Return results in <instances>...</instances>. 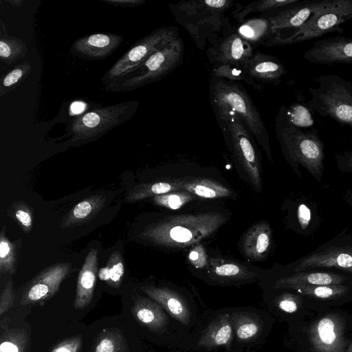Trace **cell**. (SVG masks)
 <instances>
[{"mask_svg": "<svg viewBox=\"0 0 352 352\" xmlns=\"http://www.w3.org/2000/svg\"><path fill=\"white\" fill-rule=\"evenodd\" d=\"M16 251L14 245L6 237L4 230L0 236V272L12 274L15 272Z\"/></svg>", "mask_w": 352, "mask_h": 352, "instance_id": "cell-41", "label": "cell"}, {"mask_svg": "<svg viewBox=\"0 0 352 352\" xmlns=\"http://www.w3.org/2000/svg\"><path fill=\"white\" fill-rule=\"evenodd\" d=\"M272 244V232L266 221L258 222L246 232L242 248L245 256L261 260L266 257Z\"/></svg>", "mask_w": 352, "mask_h": 352, "instance_id": "cell-26", "label": "cell"}, {"mask_svg": "<svg viewBox=\"0 0 352 352\" xmlns=\"http://www.w3.org/2000/svg\"><path fill=\"white\" fill-rule=\"evenodd\" d=\"M31 70V65L24 62L7 73L1 80L0 96L16 89L28 77Z\"/></svg>", "mask_w": 352, "mask_h": 352, "instance_id": "cell-38", "label": "cell"}, {"mask_svg": "<svg viewBox=\"0 0 352 352\" xmlns=\"http://www.w3.org/2000/svg\"><path fill=\"white\" fill-rule=\"evenodd\" d=\"M13 217L21 228L28 232L33 225V213L32 209L25 203L19 202L13 208Z\"/></svg>", "mask_w": 352, "mask_h": 352, "instance_id": "cell-43", "label": "cell"}, {"mask_svg": "<svg viewBox=\"0 0 352 352\" xmlns=\"http://www.w3.org/2000/svg\"><path fill=\"white\" fill-rule=\"evenodd\" d=\"M98 252L96 248L89 252L79 272L74 300L76 309L85 308L93 298L98 272Z\"/></svg>", "mask_w": 352, "mask_h": 352, "instance_id": "cell-25", "label": "cell"}, {"mask_svg": "<svg viewBox=\"0 0 352 352\" xmlns=\"http://www.w3.org/2000/svg\"><path fill=\"white\" fill-rule=\"evenodd\" d=\"M28 340L25 331L18 329L9 330L1 336L0 352H25Z\"/></svg>", "mask_w": 352, "mask_h": 352, "instance_id": "cell-39", "label": "cell"}, {"mask_svg": "<svg viewBox=\"0 0 352 352\" xmlns=\"http://www.w3.org/2000/svg\"><path fill=\"white\" fill-rule=\"evenodd\" d=\"M249 78L256 85H277L287 70L283 63L274 56L257 52L243 66Z\"/></svg>", "mask_w": 352, "mask_h": 352, "instance_id": "cell-22", "label": "cell"}, {"mask_svg": "<svg viewBox=\"0 0 352 352\" xmlns=\"http://www.w3.org/2000/svg\"><path fill=\"white\" fill-rule=\"evenodd\" d=\"M335 159L338 170L343 173L352 175V144L349 150L336 154Z\"/></svg>", "mask_w": 352, "mask_h": 352, "instance_id": "cell-46", "label": "cell"}, {"mask_svg": "<svg viewBox=\"0 0 352 352\" xmlns=\"http://www.w3.org/2000/svg\"><path fill=\"white\" fill-rule=\"evenodd\" d=\"M177 182L182 190L205 199L228 197L232 194L230 188L212 179L182 178L177 179Z\"/></svg>", "mask_w": 352, "mask_h": 352, "instance_id": "cell-28", "label": "cell"}, {"mask_svg": "<svg viewBox=\"0 0 352 352\" xmlns=\"http://www.w3.org/2000/svg\"><path fill=\"white\" fill-rule=\"evenodd\" d=\"M350 290L349 285L305 286L294 291L299 295L318 299H337L345 296Z\"/></svg>", "mask_w": 352, "mask_h": 352, "instance_id": "cell-34", "label": "cell"}, {"mask_svg": "<svg viewBox=\"0 0 352 352\" xmlns=\"http://www.w3.org/2000/svg\"><path fill=\"white\" fill-rule=\"evenodd\" d=\"M234 330L232 352H254L265 342L272 318L263 309L254 307H228Z\"/></svg>", "mask_w": 352, "mask_h": 352, "instance_id": "cell-11", "label": "cell"}, {"mask_svg": "<svg viewBox=\"0 0 352 352\" xmlns=\"http://www.w3.org/2000/svg\"><path fill=\"white\" fill-rule=\"evenodd\" d=\"M303 58L314 64L352 63V38L337 36L317 40Z\"/></svg>", "mask_w": 352, "mask_h": 352, "instance_id": "cell-19", "label": "cell"}, {"mask_svg": "<svg viewBox=\"0 0 352 352\" xmlns=\"http://www.w3.org/2000/svg\"><path fill=\"white\" fill-rule=\"evenodd\" d=\"M234 330L228 307L206 310L200 323L175 352H232Z\"/></svg>", "mask_w": 352, "mask_h": 352, "instance_id": "cell-9", "label": "cell"}, {"mask_svg": "<svg viewBox=\"0 0 352 352\" xmlns=\"http://www.w3.org/2000/svg\"><path fill=\"white\" fill-rule=\"evenodd\" d=\"M351 274L344 272L310 270L280 277L272 284L271 288L295 290L305 286L341 285L351 280Z\"/></svg>", "mask_w": 352, "mask_h": 352, "instance_id": "cell-20", "label": "cell"}, {"mask_svg": "<svg viewBox=\"0 0 352 352\" xmlns=\"http://www.w3.org/2000/svg\"><path fill=\"white\" fill-rule=\"evenodd\" d=\"M299 2L300 0H261L250 2L245 6H238L236 3L235 9L232 11V15L236 22L241 23L251 13L261 12L264 14Z\"/></svg>", "mask_w": 352, "mask_h": 352, "instance_id": "cell-30", "label": "cell"}, {"mask_svg": "<svg viewBox=\"0 0 352 352\" xmlns=\"http://www.w3.org/2000/svg\"><path fill=\"white\" fill-rule=\"evenodd\" d=\"M14 300L13 284L10 280L5 285L0 297V315H3L13 305Z\"/></svg>", "mask_w": 352, "mask_h": 352, "instance_id": "cell-45", "label": "cell"}, {"mask_svg": "<svg viewBox=\"0 0 352 352\" xmlns=\"http://www.w3.org/2000/svg\"><path fill=\"white\" fill-rule=\"evenodd\" d=\"M226 144L245 171L255 190L262 188L261 164L255 139L230 109L213 110Z\"/></svg>", "mask_w": 352, "mask_h": 352, "instance_id": "cell-5", "label": "cell"}, {"mask_svg": "<svg viewBox=\"0 0 352 352\" xmlns=\"http://www.w3.org/2000/svg\"><path fill=\"white\" fill-rule=\"evenodd\" d=\"M85 104L80 102H76L71 106V111L72 113L76 114L82 112L84 110Z\"/></svg>", "mask_w": 352, "mask_h": 352, "instance_id": "cell-49", "label": "cell"}, {"mask_svg": "<svg viewBox=\"0 0 352 352\" xmlns=\"http://www.w3.org/2000/svg\"><path fill=\"white\" fill-rule=\"evenodd\" d=\"M344 201L352 208V190L347 189L343 195Z\"/></svg>", "mask_w": 352, "mask_h": 352, "instance_id": "cell-50", "label": "cell"}, {"mask_svg": "<svg viewBox=\"0 0 352 352\" xmlns=\"http://www.w3.org/2000/svg\"><path fill=\"white\" fill-rule=\"evenodd\" d=\"M309 201H302L297 206L296 209V219L299 227L301 230L305 231V234L309 233V228L314 231L315 225L318 223L315 222V219H318V216H316V212H314V208L309 204Z\"/></svg>", "mask_w": 352, "mask_h": 352, "instance_id": "cell-42", "label": "cell"}, {"mask_svg": "<svg viewBox=\"0 0 352 352\" xmlns=\"http://www.w3.org/2000/svg\"><path fill=\"white\" fill-rule=\"evenodd\" d=\"M81 346L80 337L67 339L56 345L51 352H78Z\"/></svg>", "mask_w": 352, "mask_h": 352, "instance_id": "cell-47", "label": "cell"}, {"mask_svg": "<svg viewBox=\"0 0 352 352\" xmlns=\"http://www.w3.org/2000/svg\"><path fill=\"white\" fill-rule=\"evenodd\" d=\"M9 3H19V5H21L22 3V1H8Z\"/></svg>", "mask_w": 352, "mask_h": 352, "instance_id": "cell-51", "label": "cell"}, {"mask_svg": "<svg viewBox=\"0 0 352 352\" xmlns=\"http://www.w3.org/2000/svg\"><path fill=\"white\" fill-rule=\"evenodd\" d=\"M227 219L226 216L218 212L177 214L146 228L140 236L159 245L185 248L212 235Z\"/></svg>", "mask_w": 352, "mask_h": 352, "instance_id": "cell-3", "label": "cell"}, {"mask_svg": "<svg viewBox=\"0 0 352 352\" xmlns=\"http://www.w3.org/2000/svg\"><path fill=\"white\" fill-rule=\"evenodd\" d=\"M179 36L177 27L159 28L140 39L104 74V87L124 78L134 71L151 54Z\"/></svg>", "mask_w": 352, "mask_h": 352, "instance_id": "cell-13", "label": "cell"}, {"mask_svg": "<svg viewBox=\"0 0 352 352\" xmlns=\"http://www.w3.org/2000/svg\"><path fill=\"white\" fill-rule=\"evenodd\" d=\"M275 131L282 152L299 178L302 166L318 182L322 179L324 165V146L315 129L303 130L294 124L287 109L282 105L275 119Z\"/></svg>", "mask_w": 352, "mask_h": 352, "instance_id": "cell-2", "label": "cell"}, {"mask_svg": "<svg viewBox=\"0 0 352 352\" xmlns=\"http://www.w3.org/2000/svg\"><path fill=\"white\" fill-rule=\"evenodd\" d=\"M320 2V1H305L301 5L294 4L292 7L267 15L270 25V38L278 34L283 30L294 28L297 30L301 28L318 8Z\"/></svg>", "mask_w": 352, "mask_h": 352, "instance_id": "cell-23", "label": "cell"}, {"mask_svg": "<svg viewBox=\"0 0 352 352\" xmlns=\"http://www.w3.org/2000/svg\"><path fill=\"white\" fill-rule=\"evenodd\" d=\"M267 307L281 314H293L298 311L302 304V298L298 294L283 292L267 296L265 299Z\"/></svg>", "mask_w": 352, "mask_h": 352, "instance_id": "cell-33", "label": "cell"}, {"mask_svg": "<svg viewBox=\"0 0 352 352\" xmlns=\"http://www.w3.org/2000/svg\"><path fill=\"white\" fill-rule=\"evenodd\" d=\"M345 321L337 314H329L309 328L310 342L316 352H346Z\"/></svg>", "mask_w": 352, "mask_h": 352, "instance_id": "cell-17", "label": "cell"}, {"mask_svg": "<svg viewBox=\"0 0 352 352\" xmlns=\"http://www.w3.org/2000/svg\"><path fill=\"white\" fill-rule=\"evenodd\" d=\"M94 352H129V350L120 330L106 329L96 338Z\"/></svg>", "mask_w": 352, "mask_h": 352, "instance_id": "cell-32", "label": "cell"}, {"mask_svg": "<svg viewBox=\"0 0 352 352\" xmlns=\"http://www.w3.org/2000/svg\"><path fill=\"white\" fill-rule=\"evenodd\" d=\"M104 195H93L78 203L63 219L61 227L69 228L81 225L92 219L104 206Z\"/></svg>", "mask_w": 352, "mask_h": 352, "instance_id": "cell-27", "label": "cell"}, {"mask_svg": "<svg viewBox=\"0 0 352 352\" xmlns=\"http://www.w3.org/2000/svg\"><path fill=\"white\" fill-rule=\"evenodd\" d=\"M138 100H130L89 111L74 118L67 131L72 144H82L96 140L122 124L136 113Z\"/></svg>", "mask_w": 352, "mask_h": 352, "instance_id": "cell-8", "label": "cell"}, {"mask_svg": "<svg viewBox=\"0 0 352 352\" xmlns=\"http://www.w3.org/2000/svg\"><path fill=\"white\" fill-rule=\"evenodd\" d=\"M103 1L115 6L122 7H135L145 3L144 0H104Z\"/></svg>", "mask_w": 352, "mask_h": 352, "instance_id": "cell-48", "label": "cell"}, {"mask_svg": "<svg viewBox=\"0 0 352 352\" xmlns=\"http://www.w3.org/2000/svg\"><path fill=\"white\" fill-rule=\"evenodd\" d=\"M335 269L352 274V233L344 229L316 249L297 260L292 272Z\"/></svg>", "mask_w": 352, "mask_h": 352, "instance_id": "cell-14", "label": "cell"}, {"mask_svg": "<svg viewBox=\"0 0 352 352\" xmlns=\"http://www.w3.org/2000/svg\"><path fill=\"white\" fill-rule=\"evenodd\" d=\"M188 258L195 268L207 267L208 258L206 251L201 244L196 245L188 253Z\"/></svg>", "mask_w": 352, "mask_h": 352, "instance_id": "cell-44", "label": "cell"}, {"mask_svg": "<svg viewBox=\"0 0 352 352\" xmlns=\"http://www.w3.org/2000/svg\"><path fill=\"white\" fill-rule=\"evenodd\" d=\"M27 45L19 38L10 36L1 29L0 58L7 64H12L25 56Z\"/></svg>", "mask_w": 352, "mask_h": 352, "instance_id": "cell-31", "label": "cell"}, {"mask_svg": "<svg viewBox=\"0 0 352 352\" xmlns=\"http://www.w3.org/2000/svg\"><path fill=\"white\" fill-rule=\"evenodd\" d=\"M209 93L212 110L230 109L235 112L272 163L267 130L242 83L211 76Z\"/></svg>", "mask_w": 352, "mask_h": 352, "instance_id": "cell-4", "label": "cell"}, {"mask_svg": "<svg viewBox=\"0 0 352 352\" xmlns=\"http://www.w3.org/2000/svg\"><path fill=\"white\" fill-rule=\"evenodd\" d=\"M346 352H352V343L351 344V345L349 346L348 349L346 350Z\"/></svg>", "mask_w": 352, "mask_h": 352, "instance_id": "cell-52", "label": "cell"}, {"mask_svg": "<svg viewBox=\"0 0 352 352\" xmlns=\"http://www.w3.org/2000/svg\"><path fill=\"white\" fill-rule=\"evenodd\" d=\"M206 54L212 66L229 65L243 67L254 52L250 41L238 31L229 30L214 45L207 48Z\"/></svg>", "mask_w": 352, "mask_h": 352, "instance_id": "cell-16", "label": "cell"}, {"mask_svg": "<svg viewBox=\"0 0 352 352\" xmlns=\"http://www.w3.org/2000/svg\"><path fill=\"white\" fill-rule=\"evenodd\" d=\"M196 198L197 196L186 190H177L156 195L153 197V201L159 206L177 210Z\"/></svg>", "mask_w": 352, "mask_h": 352, "instance_id": "cell-40", "label": "cell"}, {"mask_svg": "<svg viewBox=\"0 0 352 352\" xmlns=\"http://www.w3.org/2000/svg\"><path fill=\"white\" fill-rule=\"evenodd\" d=\"M316 82L309 89L308 108L352 129V82L334 74L321 75Z\"/></svg>", "mask_w": 352, "mask_h": 352, "instance_id": "cell-6", "label": "cell"}, {"mask_svg": "<svg viewBox=\"0 0 352 352\" xmlns=\"http://www.w3.org/2000/svg\"><path fill=\"white\" fill-rule=\"evenodd\" d=\"M184 58V45L179 36L151 54L126 77L104 87L105 90L129 91L159 81L181 65Z\"/></svg>", "mask_w": 352, "mask_h": 352, "instance_id": "cell-7", "label": "cell"}, {"mask_svg": "<svg viewBox=\"0 0 352 352\" xmlns=\"http://www.w3.org/2000/svg\"><path fill=\"white\" fill-rule=\"evenodd\" d=\"M182 190L177 179H168L135 186L128 192L126 201L134 203L148 197Z\"/></svg>", "mask_w": 352, "mask_h": 352, "instance_id": "cell-29", "label": "cell"}, {"mask_svg": "<svg viewBox=\"0 0 352 352\" xmlns=\"http://www.w3.org/2000/svg\"><path fill=\"white\" fill-rule=\"evenodd\" d=\"M71 267L70 263H61L41 272L28 283L22 295L21 305L34 304L53 296L70 272Z\"/></svg>", "mask_w": 352, "mask_h": 352, "instance_id": "cell-18", "label": "cell"}, {"mask_svg": "<svg viewBox=\"0 0 352 352\" xmlns=\"http://www.w3.org/2000/svg\"><path fill=\"white\" fill-rule=\"evenodd\" d=\"M131 314L136 321L171 350L177 348L188 332L173 319L155 300L149 297L135 296Z\"/></svg>", "mask_w": 352, "mask_h": 352, "instance_id": "cell-12", "label": "cell"}, {"mask_svg": "<svg viewBox=\"0 0 352 352\" xmlns=\"http://www.w3.org/2000/svg\"><path fill=\"white\" fill-rule=\"evenodd\" d=\"M124 272L123 260L118 251L113 252L109 256L107 265L102 267L98 272L100 280L107 283L112 287L120 285Z\"/></svg>", "mask_w": 352, "mask_h": 352, "instance_id": "cell-36", "label": "cell"}, {"mask_svg": "<svg viewBox=\"0 0 352 352\" xmlns=\"http://www.w3.org/2000/svg\"><path fill=\"white\" fill-rule=\"evenodd\" d=\"M235 5L233 0H189L170 3L168 8L196 46L204 50L230 30L228 12Z\"/></svg>", "mask_w": 352, "mask_h": 352, "instance_id": "cell-1", "label": "cell"}, {"mask_svg": "<svg viewBox=\"0 0 352 352\" xmlns=\"http://www.w3.org/2000/svg\"><path fill=\"white\" fill-rule=\"evenodd\" d=\"M212 76L224 78L228 80L241 82H244L261 91L262 87L254 82L246 74L243 67L229 65H214L212 68Z\"/></svg>", "mask_w": 352, "mask_h": 352, "instance_id": "cell-37", "label": "cell"}, {"mask_svg": "<svg viewBox=\"0 0 352 352\" xmlns=\"http://www.w3.org/2000/svg\"><path fill=\"white\" fill-rule=\"evenodd\" d=\"M123 37L113 33H96L76 40L71 53L87 60H100L111 56L122 44Z\"/></svg>", "mask_w": 352, "mask_h": 352, "instance_id": "cell-21", "label": "cell"}, {"mask_svg": "<svg viewBox=\"0 0 352 352\" xmlns=\"http://www.w3.org/2000/svg\"><path fill=\"white\" fill-rule=\"evenodd\" d=\"M207 272L211 280L222 284L254 280L258 277V273L246 266L221 258H208Z\"/></svg>", "mask_w": 352, "mask_h": 352, "instance_id": "cell-24", "label": "cell"}, {"mask_svg": "<svg viewBox=\"0 0 352 352\" xmlns=\"http://www.w3.org/2000/svg\"><path fill=\"white\" fill-rule=\"evenodd\" d=\"M140 290L157 302L188 333L199 325L206 311H203L192 297L174 288L144 285Z\"/></svg>", "mask_w": 352, "mask_h": 352, "instance_id": "cell-15", "label": "cell"}, {"mask_svg": "<svg viewBox=\"0 0 352 352\" xmlns=\"http://www.w3.org/2000/svg\"><path fill=\"white\" fill-rule=\"evenodd\" d=\"M352 18V0H323L307 22L288 37L273 36L266 45L300 43L326 34L343 33L340 25Z\"/></svg>", "mask_w": 352, "mask_h": 352, "instance_id": "cell-10", "label": "cell"}, {"mask_svg": "<svg viewBox=\"0 0 352 352\" xmlns=\"http://www.w3.org/2000/svg\"><path fill=\"white\" fill-rule=\"evenodd\" d=\"M263 17L243 21L238 32L249 41H258L264 38L267 41L270 36V21L265 15Z\"/></svg>", "mask_w": 352, "mask_h": 352, "instance_id": "cell-35", "label": "cell"}]
</instances>
